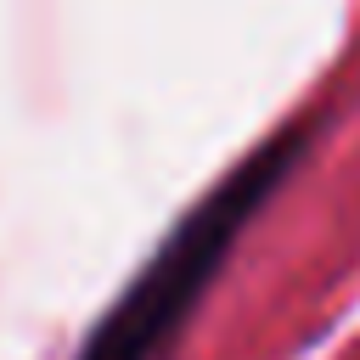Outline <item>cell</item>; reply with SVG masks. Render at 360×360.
Wrapping results in <instances>:
<instances>
[{
    "label": "cell",
    "mask_w": 360,
    "mask_h": 360,
    "mask_svg": "<svg viewBox=\"0 0 360 360\" xmlns=\"http://www.w3.org/2000/svg\"><path fill=\"white\" fill-rule=\"evenodd\" d=\"M298 146H304V129H281L253 158H242L169 231V242L141 264V276L112 298V309L84 338L79 360H152L158 343L180 326V315L197 304V292L208 287V276L219 270V259L231 253V242L270 202V191L287 180V163L298 158Z\"/></svg>",
    "instance_id": "cell-1"
}]
</instances>
